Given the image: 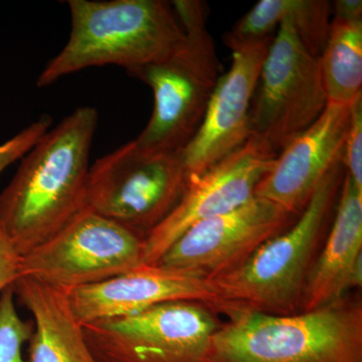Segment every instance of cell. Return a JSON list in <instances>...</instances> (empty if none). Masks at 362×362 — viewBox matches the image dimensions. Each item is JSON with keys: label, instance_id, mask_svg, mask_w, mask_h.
<instances>
[{"label": "cell", "instance_id": "6da1fadb", "mask_svg": "<svg viewBox=\"0 0 362 362\" xmlns=\"http://www.w3.org/2000/svg\"><path fill=\"white\" fill-rule=\"evenodd\" d=\"M98 121L96 109H76L37 140L0 194V226L21 257L84 209Z\"/></svg>", "mask_w": 362, "mask_h": 362}, {"label": "cell", "instance_id": "7a4b0ae2", "mask_svg": "<svg viewBox=\"0 0 362 362\" xmlns=\"http://www.w3.org/2000/svg\"><path fill=\"white\" fill-rule=\"evenodd\" d=\"M68 4L70 39L42 71L37 87L90 66L134 70L165 58L185 40L173 4L164 0H69Z\"/></svg>", "mask_w": 362, "mask_h": 362}, {"label": "cell", "instance_id": "3957f363", "mask_svg": "<svg viewBox=\"0 0 362 362\" xmlns=\"http://www.w3.org/2000/svg\"><path fill=\"white\" fill-rule=\"evenodd\" d=\"M226 313L230 320L214 332L202 362H362L361 304L291 315Z\"/></svg>", "mask_w": 362, "mask_h": 362}, {"label": "cell", "instance_id": "277c9868", "mask_svg": "<svg viewBox=\"0 0 362 362\" xmlns=\"http://www.w3.org/2000/svg\"><path fill=\"white\" fill-rule=\"evenodd\" d=\"M171 4L185 40L165 58L128 74L148 85L154 97L151 118L136 144L149 152L180 153L204 120L221 65L207 30L204 2L176 0Z\"/></svg>", "mask_w": 362, "mask_h": 362}, {"label": "cell", "instance_id": "5b68a950", "mask_svg": "<svg viewBox=\"0 0 362 362\" xmlns=\"http://www.w3.org/2000/svg\"><path fill=\"white\" fill-rule=\"evenodd\" d=\"M344 173L342 162L333 166L291 228L267 240L237 268L211 279L228 309L291 315L300 308L311 257Z\"/></svg>", "mask_w": 362, "mask_h": 362}, {"label": "cell", "instance_id": "8992f818", "mask_svg": "<svg viewBox=\"0 0 362 362\" xmlns=\"http://www.w3.org/2000/svg\"><path fill=\"white\" fill-rule=\"evenodd\" d=\"M188 175L180 153L126 143L90 166L84 209L146 237L180 201Z\"/></svg>", "mask_w": 362, "mask_h": 362}, {"label": "cell", "instance_id": "52a82bcc", "mask_svg": "<svg viewBox=\"0 0 362 362\" xmlns=\"http://www.w3.org/2000/svg\"><path fill=\"white\" fill-rule=\"evenodd\" d=\"M143 235L83 209L58 233L21 257V277L70 292L143 264Z\"/></svg>", "mask_w": 362, "mask_h": 362}, {"label": "cell", "instance_id": "ba28073f", "mask_svg": "<svg viewBox=\"0 0 362 362\" xmlns=\"http://www.w3.org/2000/svg\"><path fill=\"white\" fill-rule=\"evenodd\" d=\"M320 63L287 23L272 39L250 110L252 136L279 153L327 107Z\"/></svg>", "mask_w": 362, "mask_h": 362}, {"label": "cell", "instance_id": "9c48e42d", "mask_svg": "<svg viewBox=\"0 0 362 362\" xmlns=\"http://www.w3.org/2000/svg\"><path fill=\"white\" fill-rule=\"evenodd\" d=\"M82 326L97 362H202L218 328L204 304L190 301Z\"/></svg>", "mask_w": 362, "mask_h": 362}, {"label": "cell", "instance_id": "30bf717a", "mask_svg": "<svg viewBox=\"0 0 362 362\" xmlns=\"http://www.w3.org/2000/svg\"><path fill=\"white\" fill-rule=\"evenodd\" d=\"M277 156L268 143L252 135L240 148L202 175L188 178L175 209L145 237L143 264L158 263L192 226L251 201Z\"/></svg>", "mask_w": 362, "mask_h": 362}, {"label": "cell", "instance_id": "8fae6325", "mask_svg": "<svg viewBox=\"0 0 362 362\" xmlns=\"http://www.w3.org/2000/svg\"><path fill=\"white\" fill-rule=\"evenodd\" d=\"M293 216L254 197L230 213L192 226L157 264L211 280L237 268L264 243L284 232Z\"/></svg>", "mask_w": 362, "mask_h": 362}, {"label": "cell", "instance_id": "7c38bea8", "mask_svg": "<svg viewBox=\"0 0 362 362\" xmlns=\"http://www.w3.org/2000/svg\"><path fill=\"white\" fill-rule=\"evenodd\" d=\"M271 40L232 49L230 70L221 75L199 130L180 152L188 178L202 175L251 137L252 100Z\"/></svg>", "mask_w": 362, "mask_h": 362}, {"label": "cell", "instance_id": "4fadbf2b", "mask_svg": "<svg viewBox=\"0 0 362 362\" xmlns=\"http://www.w3.org/2000/svg\"><path fill=\"white\" fill-rule=\"evenodd\" d=\"M81 324L132 315L156 305L190 301L226 312L211 279L160 264H142L122 275L69 292Z\"/></svg>", "mask_w": 362, "mask_h": 362}, {"label": "cell", "instance_id": "5bb4252c", "mask_svg": "<svg viewBox=\"0 0 362 362\" xmlns=\"http://www.w3.org/2000/svg\"><path fill=\"white\" fill-rule=\"evenodd\" d=\"M351 105L328 104L321 116L279 152L255 190L291 214L301 213L324 176L342 162Z\"/></svg>", "mask_w": 362, "mask_h": 362}, {"label": "cell", "instance_id": "9a60e30c", "mask_svg": "<svg viewBox=\"0 0 362 362\" xmlns=\"http://www.w3.org/2000/svg\"><path fill=\"white\" fill-rule=\"evenodd\" d=\"M342 185L327 242L307 276L302 312L337 303L347 290L362 284V189L346 173Z\"/></svg>", "mask_w": 362, "mask_h": 362}, {"label": "cell", "instance_id": "2e32d148", "mask_svg": "<svg viewBox=\"0 0 362 362\" xmlns=\"http://www.w3.org/2000/svg\"><path fill=\"white\" fill-rule=\"evenodd\" d=\"M13 287L16 297L33 315L28 362H97L71 309L68 291L23 276Z\"/></svg>", "mask_w": 362, "mask_h": 362}, {"label": "cell", "instance_id": "e0dca14e", "mask_svg": "<svg viewBox=\"0 0 362 362\" xmlns=\"http://www.w3.org/2000/svg\"><path fill=\"white\" fill-rule=\"evenodd\" d=\"M287 23L311 54L319 58L330 32V4L325 0H261L225 35L230 49L247 42L271 39Z\"/></svg>", "mask_w": 362, "mask_h": 362}, {"label": "cell", "instance_id": "ac0fdd59", "mask_svg": "<svg viewBox=\"0 0 362 362\" xmlns=\"http://www.w3.org/2000/svg\"><path fill=\"white\" fill-rule=\"evenodd\" d=\"M319 63L328 104L350 106L362 96V21H331Z\"/></svg>", "mask_w": 362, "mask_h": 362}, {"label": "cell", "instance_id": "d6986e66", "mask_svg": "<svg viewBox=\"0 0 362 362\" xmlns=\"http://www.w3.org/2000/svg\"><path fill=\"white\" fill-rule=\"evenodd\" d=\"M33 320H23L16 311L13 285L0 293V362H25L23 347L30 341Z\"/></svg>", "mask_w": 362, "mask_h": 362}, {"label": "cell", "instance_id": "ffe728a7", "mask_svg": "<svg viewBox=\"0 0 362 362\" xmlns=\"http://www.w3.org/2000/svg\"><path fill=\"white\" fill-rule=\"evenodd\" d=\"M362 96L351 104V117L344 149L342 164L345 173L350 176L356 187L362 189Z\"/></svg>", "mask_w": 362, "mask_h": 362}, {"label": "cell", "instance_id": "44dd1931", "mask_svg": "<svg viewBox=\"0 0 362 362\" xmlns=\"http://www.w3.org/2000/svg\"><path fill=\"white\" fill-rule=\"evenodd\" d=\"M21 256L0 226V293L21 277Z\"/></svg>", "mask_w": 362, "mask_h": 362}, {"label": "cell", "instance_id": "7402d4cb", "mask_svg": "<svg viewBox=\"0 0 362 362\" xmlns=\"http://www.w3.org/2000/svg\"><path fill=\"white\" fill-rule=\"evenodd\" d=\"M37 141V132L30 128H25L11 140L0 145V173L18 159L23 158Z\"/></svg>", "mask_w": 362, "mask_h": 362}, {"label": "cell", "instance_id": "603a6c76", "mask_svg": "<svg viewBox=\"0 0 362 362\" xmlns=\"http://www.w3.org/2000/svg\"><path fill=\"white\" fill-rule=\"evenodd\" d=\"M334 20L362 21L361 0H337L333 4Z\"/></svg>", "mask_w": 362, "mask_h": 362}]
</instances>
